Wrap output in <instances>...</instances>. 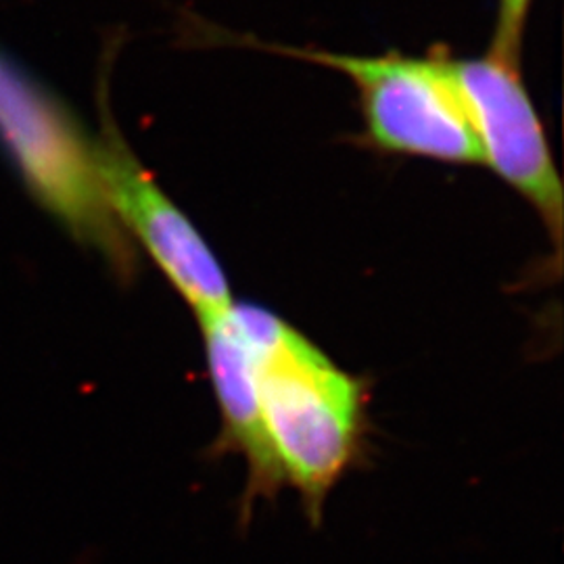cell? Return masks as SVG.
<instances>
[{
  "label": "cell",
  "mask_w": 564,
  "mask_h": 564,
  "mask_svg": "<svg viewBox=\"0 0 564 564\" xmlns=\"http://www.w3.org/2000/svg\"><path fill=\"white\" fill-rule=\"evenodd\" d=\"M447 67L479 142L481 163L533 205L561 256L563 184L519 63L487 51L484 57H447Z\"/></svg>",
  "instance_id": "4"
},
{
  "label": "cell",
  "mask_w": 564,
  "mask_h": 564,
  "mask_svg": "<svg viewBox=\"0 0 564 564\" xmlns=\"http://www.w3.org/2000/svg\"><path fill=\"white\" fill-rule=\"evenodd\" d=\"M0 141L46 212L121 279L132 276L137 249L107 202L97 144L61 99L2 51Z\"/></svg>",
  "instance_id": "2"
},
{
  "label": "cell",
  "mask_w": 564,
  "mask_h": 564,
  "mask_svg": "<svg viewBox=\"0 0 564 564\" xmlns=\"http://www.w3.org/2000/svg\"><path fill=\"white\" fill-rule=\"evenodd\" d=\"M281 51L337 69L354 82L362 107L366 141L379 151L442 163H481L479 142L445 53L408 57L402 53Z\"/></svg>",
  "instance_id": "3"
},
{
  "label": "cell",
  "mask_w": 564,
  "mask_h": 564,
  "mask_svg": "<svg viewBox=\"0 0 564 564\" xmlns=\"http://www.w3.org/2000/svg\"><path fill=\"white\" fill-rule=\"evenodd\" d=\"M232 316L251 351L263 433L284 485L321 523L326 498L362 458L366 387L270 310L235 303Z\"/></svg>",
  "instance_id": "1"
},
{
  "label": "cell",
  "mask_w": 564,
  "mask_h": 564,
  "mask_svg": "<svg viewBox=\"0 0 564 564\" xmlns=\"http://www.w3.org/2000/svg\"><path fill=\"white\" fill-rule=\"evenodd\" d=\"M95 144L107 202L130 241L147 249L197 321L230 310L235 300L220 260L121 139L109 116Z\"/></svg>",
  "instance_id": "5"
},
{
  "label": "cell",
  "mask_w": 564,
  "mask_h": 564,
  "mask_svg": "<svg viewBox=\"0 0 564 564\" xmlns=\"http://www.w3.org/2000/svg\"><path fill=\"white\" fill-rule=\"evenodd\" d=\"M533 0H498V23L491 42V53L512 63L521 59L524 28Z\"/></svg>",
  "instance_id": "7"
},
{
  "label": "cell",
  "mask_w": 564,
  "mask_h": 564,
  "mask_svg": "<svg viewBox=\"0 0 564 564\" xmlns=\"http://www.w3.org/2000/svg\"><path fill=\"white\" fill-rule=\"evenodd\" d=\"M232 305L224 314L202 318L197 323L202 328L209 381L223 416L216 452L239 454L247 464V491L242 506V512L247 514L258 498H274L284 487V479L263 433L251 351L241 328L235 323Z\"/></svg>",
  "instance_id": "6"
}]
</instances>
